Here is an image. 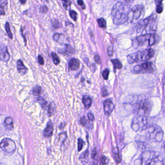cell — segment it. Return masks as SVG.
<instances>
[{"label": "cell", "mask_w": 165, "mask_h": 165, "mask_svg": "<svg viewBox=\"0 0 165 165\" xmlns=\"http://www.w3.org/2000/svg\"><path fill=\"white\" fill-rule=\"evenodd\" d=\"M123 1H126V3H131L134 2L135 0H123Z\"/></svg>", "instance_id": "47"}, {"label": "cell", "mask_w": 165, "mask_h": 165, "mask_svg": "<svg viewBox=\"0 0 165 165\" xmlns=\"http://www.w3.org/2000/svg\"><path fill=\"white\" fill-rule=\"evenodd\" d=\"M152 106L153 104L150 100H142L136 104L134 112L138 116L147 118L150 114Z\"/></svg>", "instance_id": "5"}, {"label": "cell", "mask_w": 165, "mask_h": 165, "mask_svg": "<svg viewBox=\"0 0 165 165\" xmlns=\"http://www.w3.org/2000/svg\"><path fill=\"white\" fill-rule=\"evenodd\" d=\"M66 138L67 136L66 132L62 133L59 135V139L62 142H63L66 139Z\"/></svg>", "instance_id": "33"}, {"label": "cell", "mask_w": 165, "mask_h": 165, "mask_svg": "<svg viewBox=\"0 0 165 165\" xmlns=\"http://www.w3.org/2000/svg\"><path fill=\"white\" fill-rule=\"evenodd\" d=\"M109 71L108 69H105L102 72V76L105 80H108L109 76Z\"/></svg>", "instance_id": "31"}, {"label": "cell", "mask_w": 165, "mask_h": 165, "mask_svg": "<svg viewBox=\"0 0 165 165\" xmlns=\"http://www.w3.org/2000/svg\"><path fill=\"white\" fill-rule=\"evenodd\" d=\"M55 109V104L54 103L52 102L49 105L47 110V114L49 116H52L53 115Z\"/></svg>", "instance_id": "21"}, {"label": "cell", "mask_w": 165, "mask_h": 165, "mask_svg": "<svg viewBox=\"0 0 165 165\" xmlns=\"http://www.w3.org/2000/svg\"><path fill=\"white\" fill-rule=\"evenodd\" d=\"M163 0H155V3L157 5L156 11L158 14H161L163 10Z\"/></svg>", "instance_id": "19"}, {"label": "cell", "mask_w": 165, "mask_h": 165, "mask_svg": "<svg viewBox=\"0 0 165 165\" xmlns=\"http://www.w3.org/2000/svg\"><path fill=\"white\" fill-rule=\"evenodd\" d=\"M113 65L114 68L115 69H121L122 68L123 65L121 61L118 59H114L111 60Z\"/></svg>", "instance_id": "20"}, {"label": "cell", "mask_w": 165, "mask_h": 165, "mask_svg": "<svg viewBox=\"0 0 165 165\" xmlns=\"http://www.w3.org/2000/svg\"><path fill=\"white\" fill-rule=\"evenodd\" d=\"M163 147H164V149L165 150V143L164 144V146H163Z\"/></svg>", "instance_id": "49"}, {"label": "cell", "mask_w": 165, "mask_h": 165, "mask_svg": "<svg viewBox=\"0 0 165 165\" xmlns=\"http://www.w3.org/2000/svg\"><path fill=\"white\" fill-rule=\"evenodd\" d=\"M38 61L41 65H43L44 64V58L41 55H39L38 56Z\"/></svg>", "instance_id": "41"}, {"label": "cell", "mask_w": 165, "mask_h": 165, "mask_svg": "<svg viewBox=\"0 0 165 165\" xmlns=\"http://www.w3.org/2000/svg\"><path fill=\"white\" fill-rule=\"evenodd\" d=\"M97 21L99 27L102 28H106V21L105 19L103 18H100V19H98Z\"/></svg>", "instance_id": "25"}, {"label": "cell", "mask_w": 165, "mask_h": 165, "mask_svg": "<svg viewBox=\"0 0 165 165\" xmlns=\"http://www.w3.org/2000/svg\"><path fill=\"white\" fill-rule=\"evenodd\" d=\"M0 58L1 61L7 62L10 58V55L9 54L7 47L3 46H1V54H0Z\"/></svg>", "instance_id": "13"}, {"label": "cell", "mask_w": 165, "mask_h": 165, "mask_svg": "<svg viewBox=\"0 0 165 165\" xmlns=\"http://www.w3.org/2000/svg\"><path fill=\"white\" fill-rule=\"evenodd\" d=\"M135 165H164V159L158 153L145 151L135 161Z\"/></svg>", "instance_id": "2"}, {"label": "cell", "mask_w": 165, "mask_h": 165, "mask_svg": "<svg viewBox=\"0 0 165 165\" xmlns=\"http://www.w3.org/2000/svg\"><path fill=\"white\" fill-rule=\"evenodd\" d=\"M60 24L59 23V21L57 20H56V19L53 20V22L52 23V27L54 28H59L60 27Z\"/></svg>", "instance_id": "35"}, {"label": "cell", "mask_w": 165, "mask_h": 165, "mask_svg": "<svg viewBox=\"0 0 165 165\" xmlns=\"http://www.w3.org/2000/svg\"><path fill=\"white\" fill-rule=\"evenodd\" d=\"M147 121L146 117L139 116L136 115L133 119L132 128L136 131L143 130L147 128Z\"/></svg>", "instance_id": "9"}, {"label": "cell", "mask_w": 165, "mask_h": 165, "mask_svg": "<svg viewBox=\"0 0 165 165\" xmlns=\"http://www.w3.org/2000/svg\"><path fill=\"white\" fill-rule=\"evenodd\" d=\"M157 16L152 15L149 17L142 19L138 22L137 30L138 32L141 31H155L157 29Z\"/></svg>", "instance_id": "4"}, {"label": "cell", "mask_w": 165, "mask_h": 165, "mask_svg": "<svg viewBox=\"0 0 165 165\" xmlns=\"http://www.w3.org/2000/svg\"><path fill=\"white\" fill-rule=\"evenodd\" d=\"M113 49L112 47H109L108 49V54L109 56H112L113 55Z\"/></svg>", "instance_id": "46"}, {"label": "cell", "mask_w": 165, "mask_h": 165, "mask_svg": "<svg viewBox=\"0 0 165 165\" xmlns=\"http://www.w3.org/2000/svg\"><path fill=\"white\" fill-rule=\"evenodd\" d=\"M19 1L22 4H24L26 2V0H19Z\"/></svg>", "instance_id": "48"}, {"label": "cell", "mask_w": 165, "mask_h": 165, "mask_svg": "<svg viewBox=\"0 0 165 165\" xmlns=\"http://www.w3.org/2000/svg\"><path fill=\"white\" fill-rule=\"evenodd\" d=\"M113 153L114 158L115 161H116L117 163H119L121 162V158L120 157L119 153V151H118V148H114L113 150Z\"/></svg>", "instance_id": "22"}, {"label": "cell", "mask_w": 165, "mask_h": 165, "mask_svg": "<svg viewBox=\"0 0 165 165\" xmlns=\"http://www.w3.org/2000/svg\"><path fill=\"white\" fill-rule=\"evenodd\" d=\"M78 151H81L82 150L83 148V145L84 144V141H83V139L81 138H79L78 139Z\"/></svg>", "instance_id": "32"}, {"label": "cell", "mask_w": 165, "mask_h": 165, "mask_svg": "<svg viewBox=\"0 0 165 165\" xmlns=\"http://www.w3.org/2000/svg\"><path fill=\"white\" fill-rule=\"evenodd\" d=\"M69 68L72 71H78L80 67V63L76 58H72L69 61L68 64Z\"/></svg>", "instance_id": "15"}, {"label": "cell", "mask_w": 165, "mask_h": 165, "mask_svg": "<svg viewBox=\"0 0 165 165\" xmlns=\"http://www.w3.org/2000/svg\"><path fill=\"white\" fill-rule=\"evenodd\" d=\"M61 36H62L61 34H59V33H55L53 35V40H54L55 41L58 42L59 40H60V38Z\"/></svg>", "instance_id": "40"}, {"label": "cell", "mask_w": 165, "mask_h": 165, "mask_svg": "<svg viewBox=\"0 0 165 165\" xmlns=\"http://www.w3.org/2000/svg\"><path fill=\"white\" fill-rule=\"evenodd\" d=\"M95 60L98 64H100L101 61L99 55L96 54L95 55Z\"/></svg>", "instance_id": "43"}, {"label": "cell", "mask_w": 165, "mask_h": 165, "mask_svg": "<svg viewBox=\"0 0 165 165\" xmlns=\"http://www.w3.org/2000/svg\"><path fill=\"white\" fill-rule=\"evenodd\" d=\"M151 34V33L142 34L141 35L136 37L133 41V46L136 47L142 46L146 44V43H148V45L149 46L150 36Z\"/></svg>", "instance_id": "11"}, {"label": "cell", "mask_w": 165, "mask_h": 165, "mask_svg": "<svg viewBox=\"0 0 165 165\" xmlns=\"http://www.w3.org/2000/svg\"><path fill=\"white\" fill-rule=\"evenodd\" d=\"M63 1V6L65 7V9H67L68 7L71 5V1L69 0H62Z\"/></svg>", "instance_id": "34"}, {"label": "cell", "mask_w": 165, "mask_h": 165, "mask_svg": "<svg viewBox=\"0 0 165 165\" xmlns=\"http://www.w3.org/2000/svg\"><path fill=\"white\" fill-rule=\"evenodd\" d=\"M114 105L111 99H108L104 102V110L105 115L109 116L114 109Z\"/></svg>", "instance_id": "12"}, {"label": "cell", "mask_w": 165, "mask_h": 165, "mask_svg": "<svg viewBox=\"0 0 165 165\" xmlns=\"http://www.w3.org/2000/svg\"><path fill=\"white\" fill-rule=\"evenodd\" d=\"M147 130L146 137L148 139L157 142H161L163 139L164 133L160 127L156 125L149 126Z\"/></svg>", "instance_id": "6"}, {"label": "cell", "mask_w": 165, "mask_h": 165, "mask_svg": "<svg viewBox=\"0 0 165 165\" xmlns=\"http://www.w3.org/2000/svg\"><path fill=\"white\" fill-rule=\"evenodd\" d=\"M0 147L4 152L12 154L16 150V145L12 139L9 138H4L1 142Z\"/></svg>", "instance_id": "10"}, {"label": "cell", "mask_w": 165, "mask_h": 165, "mask_svg": "<svg viewBox=\"0 0 165 165\" xmlns=\"http://www.w3.org/2000/svg\"><path fill=\"white\" fill-rule=\"evenodd\" d=\"M88 117L89 120L91 121H93L95 120V116L93 115V114H92L91 112L88 113Z\"/></svg>", "instance_id": "44"}, {"label": "cell", "mask_w": 165, "mask_h": 165, "mask_svg": "<svg viewBox=\"0 0 165 165\" xmlns=\"http://www.w3.org/2000/svg\"><path fill=\"white\" fill-rule=\"evenodd\" d=\"M92 158L95 161L93 163V165H97L98 163V154L97 151H96L95 149H93L92 151V155H91Z\"/></svg>", "instance_id": "23"}, {"label": "cell", "mask_w": 165, "mask_h": 165, "mask_svg": "<svg viewBox=\"0 0 165 165\" xmlns=\"http://www.w3.org/2000/svg\"><path fill=\"white\" fill-rule=\"evenodd\" d=\"M51 58H52V60H53V63H54L55 65H57L60 63V60L59 57H58V55H57L56 53L52 52L51 54Z\"/></svg>", "instance_id": "24"}, {"label": "cell", "mask_w": 165, "mask_h": 165, "mask_svg": "<svg viewBox=\"0 0 165 165\" xmlns=\"http://www.w3.org/2000/svg\"><path fill=\"white\" fill-rule=\"evenodd\" d=\"M145 13V8L142 5H136L131 9L128 14V20L133 24L142 20Z\"/></svg>", "instance_id": "7"}, {"label": "cell", "mask_w": 165, "mask_h": 165, "mask_svg": "<svg viewBox=\"0 0 165 165\" xmlns=\"http://www.w3.org/2000/svg\"><path fill=\"white\" fill-rule=\"evenodd\" d=\"M77 2H78V4H79V6H81L82 9H84L85 8V6H84L82 0H78Z\"/></svg>", "instance_id": "45"}, {"label": "cell", "mask_w": 165, "mask_h": 165, "mask_svg": "<svg viewBox=\"0 0 165 165\" xmlns=\"http://www.w3.org/2000/svg\"><path fill=\"white\" fill-rule=\"evenodd\" d=\"M69 15H70V16L71 17V19L76 21L77 19V15H78L76 12L73 11V10H70L69 11Z\"/></svg>", "instance_id": "30"}, {"label": "cell", "mask_w": 165, "mask_h": 165, "mask_svg": "<svg viewBox=\"0 0 165 165\" xmlns=\"http://www.w3.org/2000/svg\"><path fill=\"white\" fill-rule=\"evenodd\" d=\"M53 126L52 121H49L47 123L46 128L43 131V134L46 138H49L53 134Z\"/></svg>", "instance_id": "14"}, {"label": "cell", "mask_w": 165, "mask_h": 165, "mask_svg": "<svg viewBox=\"0 0 165 165\" xmlns=\"http://www.w3.org/2000/svg\"><path fill=\"white\" fill-rule=\"evenodd\" d=\"M5 28H6V31L7 33V35L8 36L9 38L10 39H12L13 38V34L10 31V25L8 22H6L5 25Z\"/></svg>", "instance_id": "26"}, {"label": "cell", "mask_w": 165, "mask_h": 165, "mask_svg": "<svg viewBox=\"0 0 165 165\" xmlns=\"http://www.w3.org/2000/svg\"><path fill=\"white\" fill-rule=\"evenodd\" d=\"M7 1H8V0H0L1 8H3L4 9V7L7 6Z\"/></svg>", "instance_id": "37"}, {"label": "cell", "mask_w": 165, "mask_h": 165, "mask_svg": "<svg viewBox=\"0 0 165 165\" xmlns=\"http://www.w3.org/2000/svg\"><path fill=\"white\" fill-rule=\"evenodd\" d=\"M130 8L127 3L119 1L113 6L111 16L114 24L117 25L123 24L128 20V14Z\"/></svg>", "instance_id": "1"}, {"label": "cell", "mask_w": 165, "mask_h": 165, "mask_svg": "<svg viewBox=\"0 0 165 165\" xmlns=\"http://www.w3.org/2000/svg\"><path fill=\"white\" fill-rule=\"evenodd\" d=\"M108 160L106 157L103 156L101 159L100 164V165H106L108 164Z\"/></svg>", "instance_id": "36"}, {"label": "cell", "mask_w": 165, "mask_h": 165, "mask_svg": "<svg viewBox=\"0 0 165 165\" xmlns=\"http://www.w3.org/2000/svg\"><path fill=\"white\" fill-rule=\"evenodd\" d=\"M47 11H48V8L46 6H41L40 8V11L41 13H46V12H47Z\"/></svg>", "instance_id": "42"}, {"label": "cell", "mask_w": 165, "mask_h": 165, "mask_svg": "<svg viewBox=\"0 0 165 165\" xmlns=\"http://www.w3.org/2000/svg\"><path fill=\"white\" fill-rule=\"evenodd\" d=\"M38 101L39 103V104H40L42 108H46L47 103L45 100H44L43 98H42L41 97H39L38 98Z\"/></svg>", "instance_id": "28"}, {"label": "cell", "mask_w": 165, "mask_h": 165, "mask_svg": "<svg viewBox=\"0 0 165 165\" xmlns=\"http://www.w3.org/2000/svg\"><path fill=\"white\" fill-rule=\"evenodd\" d=\"M82 103L84 106L85 108L89 109L92 105V100L89 96L85 95L82 98Z\"/></svg>", "instance_id": "18"}, {"label": "cell", "mask_w": 165, "mask_h": 165, "mask_svg": "<svg viewBox=\"0 0 165 165\" xmlns=\"http://www.w3.org/2000/svg\"><path fill=\"white\" fill-rule=\"evenodd\" d=\"M132 71L135 74L152 73L154 71V65L151 62H146L135 66Z\"/></svg>", "instance_id": "8"}, {"label": "cell", "mask_w": 165, "mask_h": 165, "mask_svg": "<svg viewBox=\"0 0 165 165\" xmlns=\"http://www.w3.org/2000/svg\"><path fill=\"white\" fill-rule=\"evenodd\" d=\"M1 165H4V164H2V163H1Z\"/></svg>", "instance_id": "50"}, {"label": "cell", "mask_w": 165, "mask_h": 165, "mask_svg": "<svg viewBox=\"0 0 165 165\" xmlns=\"http://www.w3.org/2000/svg\"><path fill=\"white\" fill-rule=\"evenodd\" d=\"M65 50H64V52H65L66 54H70L73 53L74 49H72V47H71L68 44L65 45Z\"/></svg>", "instance_id": "29"}, {"label": "cell", "mask_w": 165, "mask_h": 165, "mask_svg": "<svg viewBox=\"0 0 165 165\" xmlns=\"http://www.w3.org/2000/svg\"><path fill=\"white\" fill-rule=\"evenodd\" d=\"M4 127L9 130H12L14 128L13 125V118L11 117H8L6 118L4 121Z\"/></svg>", "instance_id": "17"}, {"label": "cell", "mask_w": 165, "mask_h": 165, "mask_svg": "<svg viewBox=\"0 0 165 165\" xmlns=\"http://www.w3.org/2000/svg\"><path fill=\"white\" fill-rule=\"evenodd\" d=\"M41 87L39 86L35 87L33 89V94L35 96L39 95L41 92Z\"/></svg>", "instance_id": "27"}, {"label": "cell", "mask_w": 165, "mask_h": 165, "mask_svg": "<svg viewBox=\"0 0 165 165\" xmlns=\"http://www.w3.org/2000/svg\"><path fill=\"white\" fill-rule=\"evenodd\" d=\"M154 50L152 49H149L144 51H138L132 53L127 56L128 62L130 64L141 61H148L154 57Z\"/></svg>", "instance_id": "3"}, {"label": "cell", "mask_w": 165, "mask_h": 165, "mask_svg": "<svg viewBox=\"0 0 165 165\" xmlns=\"http://www.w3.org/2000/svg\"><path fill=\"white\" fill-rule=\"evenodd\" d=\"M17 69L19 73L22 76H24L27 73L28 69L25 66L22 60H18L17 61Z\"/></svg>", "instance_id": "16"}, {"label": "cell", "mask_w": 165, "mask_h": 165, "mask_svg": "<svg viewBox=\"0 0 165 165\" xmlns=\"http://www.w3.org/2000/svg\"><path fill=\"white\" fill-rule=\"evenodd\" d=\"M80 122H81V124L82 126H86V125L87 124V120L86 119V118H85V117L83 116L82 117V118H81V120H80Z\"/></svg>", "instance_id": "39"}, {"label": "cell", "mask_w": 165, "mask_h": 165, "mask_svg": "<svg viewBox=\"0 0 165 165\" xmlns=\"http://www.w3.org/2000/svg\"><path fill=\"white\" fill-rule=\"evenodd\" d=\"M102 96L103 97H107L109 95V93H108V90H107V89L106 87H103L102 89Z\"/></svg>", "instance_id": "38"}]
</instances>
